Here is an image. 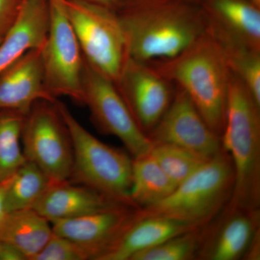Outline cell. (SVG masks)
<instances>
[{"mask_svg":"<svg viewBox=\"0 0 260 260\" xmlns=\"http://www.w3.org/2000/svg\"><path fill=\"white\" fill-rule=\"evenodd\" d=\"M247 1L250 2V3L260 8V0H247Z\"/></svg>","mask_w":260,"mask_h":260,"instance_id":"obj_32","label":"cell"},{"mask_svg":"<svg viewBox=\"0 0 260 260\" xmlns=\"http://www.w3.org/2000/svg\"><path fill=\"white\" fill-rule=\"evenodd\" d=\"M117 205L122 204L88 186L65 181L51 184L34 209L51 223L78 218Z\"/></svg>","mask_w":260,"mask_h":260,"instance_id":"obj_16","label":"cell"},{"mask_svg":"<svg viewBox=\"0 0 260 260\" xmlns=\"http://www.w3.org/2000/svg\"><path fill=\"white\" fill-rule=\"evenodd\" d=\"M150 154L177 186L208 159L177 145L166 143L153 144Z\"/></svg>","mask_w":260,"mask_h":260,"instance_id":"obj_25","label":"cell"},{"mask_svg":"<svg viewBox=\"0 0 260 260\" xmlns=\"http://www.w3.org/2000/svg\"><path fill=\"white\" fill-rule=\"evenodd\" d=\"M82 89L83 104L101 131L119 138L133 158L150 153L153 143L137 124L114 82L84 57Z\"/></svg>","mask_w":260,"mask_h":260,"instance_id":"obj_9","label":"cell"},{"mask_svg":"<svg viewBox=\"0 0 260 260\" xmlns=\"http://www.w3.org/2000/svg\"><path fill=\"white\" fill-rule=\"evenodd\" d=\"M199 227L174 218L146 215L136 208L116 240L99 260H130L140 251Z\"/></svg>","mask_w":260,"mask_h":260,"instance_id":"obj_15","label":"cell"},{"mask_svg":"<svg viewBox=\"0 0 260 260\" xmlns=\"http://www.w3.org/2000/svg\"><path fill=\"white\" fill-rule=\"evenodd\" d=\"M205 225L175 236L135 254L130 260H191L198 259Z\"/></svg>","mask_w":260,"mask_h":260,"instance_id":"obj_24","label":"cell"},{"mask_svg":"<svg viewBox=\"0 0 260 260\" xmlns=\"http://www.w3.org/2000/svg\"><path fill=\"white\" fill-rule=\"evenodd\" d=\"M25 116L17 111L0 109V182L13 177L27 160L21 142Z\"/></svg>","mask_w":260,"mask_h":260,"instance_id":"obj_23","label":"cell"},{"mask_svg":"<svg viewBox=\"0 0 260 260\" xmlns=\"http://www.w3.org/2000/svg\"><path fill=\"white\" fill-rule=\"evenodd\" d=\"M234 180L232 158L222 149L205 160L165 199L138 209L146 215H160L203 226L216 218L229 204Z\"/></svg>","mask_w":260,"mask_h":260,"instance_id":"obj_4","label":"cell"},{"mask_svg":"<svg viewBox=\"0 0 260 260\" xmlns=\"http://www.w3.org/2000/svg\"><path fill=\"white\" fill-rule=\"evenodd\" d=\"M243 259L247 260L260 259V230L256 233L251 241L249 247L246 249Z\"/></svg>","mask_w":260,"mask_h":260,"instance_id":"obj_29","label":"cell"},{"mask_svg":"<svg viewBox=\"0 0 260 260\" xmlns=\"http://www.w3.org/2000/svg\"><path fill=\"white\" fill-rule=\"evenodd\" d=\"M25 0H0V39L5 37L18 19Z\"/></svg>","mask_w":260,"mask_h":260,"instance_id":"obj_27","label":"cell"},{"mask_svg":"<svg viewBox=\"0 0 260 260\" xmlns=\"http://www.w3.org/2000/svg\"><path fill=\"white\" fill-rule=\"evenodd\" d=\"M114 10L129 56L145 62L179 55L208 27L201 3L193 0H119Z\"/></svg>","mask_w":260,"mask_h":260,"instance_id":"obj_1","label":"cell"},{"mask_svg":"<svg viewBox=\"0 0 260 260\" xmlns=\"http://www.w3.org/2000/svg\"><path fill=\"white\" fill-rule=\"evenodd\" d=\"M53 234L51 224L34 209L7 213L0 223V241L34 260Z\"/></svg>","mask_w":260,"mask_h":260,"instance_id":"obj_19","label":"cell"},{"mask_svg":"<svg viewBox=\"0 0 260 260\" xmlns=\"http://www.w3.org/2000/svg\"><path fill=\"white\" fill-rule=\"evenodd\" d=\"M2 40H3V39H0V42H2Z\"/></svg>","mask_w":260,"mask_h":260,"instance_id":"obj_34","label":"cell"},{"mask_svg":"<svg viewBox=\"0 0 260 260\" xmlns=\"http://www.w3.org/2000/svg\"><path fill=\"white\" fill-rule=\"evenodd\" d=\"M48 2L49 29L42 47L46 86L54 99L66 96L83 104V53L67 16L64 0Z\"/></svg>","mask_w":260,"mask_h":260,"instance_id":"obj_8","label":"cell"},{"mask_svg":"<svg viewBox=\"0 0 260 260\" xmlns=\"http://www.w3.org/2000/svg\"><path fill=\"white\" fill-rule=\"evenodd\" d=\"M170 106L148 133L153 144L177 145L210 158L222 150L220 137L207 124L184 90L175 85Z\"/></svg>","mask_w":260,"mask_h":260,"instance_id":"obj_11","label":"cell"},{"mask_svg":"<svg viewBox=\"0 0 260 260\" xmlns=\"http://www.w3.org/2000/svg\"><path fill=\"white\" fill-rule=\"evenodd\" d=\"M41 100L57 101L46 86L42 47L27 51L0 73V109L26 115Z\"/></svg>","mask_w":260,"mask_h":260,"instance_id":"obj_14","label":"cell"},{"mask_svg":"<svg viewBox=\"0 0 260 260\" xmlns=\"http://www.w3.org/2000/svg\"><path fill=\"white\" fill-rule=\"evenodd\" d=\"M56 104L73 142L70 181L91 188L119 204L136 208L130 199L133 159L89 133L62 102L57 100Z\"/></svg>","mask_w":260,"mask_h":260,"instance_id":"obj_5","label":"cell"},{"mask_svg":"<svg viewBox=\"0 0 260 260\" xmlns=\"http://www.w3.org/2000/svg\"><path fill=\"white\" fill-rule=\"evenodd\" d=\"M56 102L41 100L25 116L21 142L24 155L47 174L52 184L70 181L73 147Z\"/></svg>","mask_w":260,"mask_h":260,"instance_id":"obj_7","label":"cell"},{"mask_svg":"<svg viewBox=\"0 0 260 260\" xmlns=\"http://www.w3.org/2000/svg\"><path fill=\"white\" fill-rule=\"evenodd\" d=\"M136 208L117 205L78 218L51 222L53 232L73 241L99 260L125 226Z\"/></svg>","mask_w":260,"mask_h":260,"instance_id":"obj_13","label":"cell"},{"mask_svg":"<svg viewBox=\"0 0 260 260\" xmlns=\"http://www.w3.org/2000/svg\"><path fill=\"white\" fill-rule=\"evenodd\" d=\"M11 178L0 182V223L3 221L7 213L6 208H5V195L11 181Z\"/></svg>","mask_w":260,"mask_h":260,"instance_id":"obj_30","label":"cell"},{"mask_svg":"<svg viewBox=\"0 0 260 260\" xmlns=\"http://www.w3.org/2000/svg\"><path fill=\"white\" fill-rule=\"evenodd\" d=\"M49 23L48 0H25L16 22L0 42V73L27 51L43 47Z\"/></svg>","mask_w":260,"mask_h":260,"instance_id":"obj_17","label":"cell"},{"mask_svg":"<svg viewBox=\"0 0 260 260\" xmlns=\"http://www.w3.org/2000/svg\"><path fill=\"white\" fill-rule=\"evenodd\" d=\"M80 1L100 5V6L106 7V8L114 10L116 5L119 3V0H80Z\"/></svg>","mask_w":260,"mask_h":260,"instance_id":"obj_31","label":"cell"},{"mask_svg":"<svg viewBox=\"0 0 260 260\" xmlns=\"http://www.w3.org/2000/svg\"><path fill=\"white\" fill-rule=\"evenodd\" d=\"M214 223L206 224L198 259H243L246 249L259 232V209L225 207Z\"/></svg>","mask_w":260,"mask_h":260,"instance_id":"obj_12","label":"cell"},{"mask_svg":"<svg viewBox=\"0 0 260 260\" xmlns=\"http://www.w3.org/2000/svg\"><path fill=\"white\" fill-rule=\"evenodd\" d=\"M34 260H90L87 251L68 238L52 235Z\"/></svg>","mask_w":260,"mask_h":260,"instance_id":"obj_26","label":"cell"},{"mask_svg":"<svg viewBox=\"0 0 260 260\" xmlns=\"http://www.w3.org/2000/svg\"><path fill=\"white\" fill-rule=\"evenodd\" d=\"M185 91L210 127L220 137L231 70L221 47L208 30L179 55L150 61Z\"/></svg>","mask_w":260,"mask_h":260,"instance_id":"obj_3","label":"cell"},{"mask_svg":"<svg viewBox=\"0 0 260 260\" xmlns=\"http://www.w3.org/2000/svg\"><path fill=\"white\" fill-rule=\"evenodd\" d=\"M193 1H196L198 2V3H200V2H201V0H193Z\"/></svg>","mask_w":260,"mask_h":260,"instance_id":"obj_33","label":"cell"},{"mask_svg":"<svg viewBox=\"0 0 260 260\" xmlns=\"http://www.w3.org/2000/svg\"><path fill=\"white\" fill-rule=\"evenodd\" d=\"M114 83L145 135L153 129L170 106L176 88L150 63L130 56Z\"/></svg>","mask_w":260,"mask_h":260,"instance_id":"obj_10","label":"cell"},{"mask_svg":"<svg viewBox=\"0 0 260 260\" xmlns=\"http://www.w3.org/2000/svg\"><path fill=\"white\" fill-rule=\"evenodd\" d=\"M220 141L232 158L235 176L227 208L259 209L260 107L245 84L232 72Z\"/></svg>","mask_w":260,"mask_h":260,"instance_id":"obj_2","label":"cell"},{"mask_svg":"<svg viewBox=\"0 0 260 260\" xmlns=\"http://www.w3.org/2000/svg\"><path fill=\"white\" fill-rule=\"evenodd\" d=\"M53 184L42 169L26 160L13 174L5 195L7 213L34 209Z\"/></svg>","mask_w":260,"mask_h":260,"instance_id":"obj_22","label":"cell"},{"mask_svg":"<svg viewBox=\"0 0 260 260\" xmlns=\"http://www.w3.org/2000/svg\"><path fill=\"white\" fill-rule=\"evenodd\" d=\"M210 23L260 50V8L247 0H202Z\"/></svg>","mask_w":260,"mask_h":260,"instance_id":"obj_18","label":"cell"},{"mask_svg":"<svg viewBox=\"0 0 260 260\" xmlns=\"http://www.w3.org/2000/svg\"><path fill=\"white\" fill-rule=\"evenodd\" d=\"M208 30L221 47L231 72L245 84L260 107V50L208 20Z\"/></svg>","mask_w":260,"mask_h":260,"instance_id":"obj_20","label":"cell"},{"mask_svg":"<svg viewBox=\"0 0 260 260\" xmlns=\"http://www.w3.org/2000/svg\"><path fill=\"white\" fill-rule=\"evenodd\" d=\"M176 187L150 153L133 158L130 199L135 208L158 203L172 194Z\"/></svg>","mask_w":260,"mask_h":260,"instance_id":"obj_21","label":"cell"},{"mask_svg":"<svg viewBox=\"0 0 260 260\" xmlns=\"http://www.w3.org/2000/svg\"><path fill=\"white\" fill-rule=\"evenodd\" d=\"M0 260H25V258L14 247L0 241Z\"/></svg>","mask_w":260,"mask_h":260,"instance_id":"obj_28","label":"cell"},{"mask_svg":"<svg viewBox=\"0 0 260 260\" xmlns=\"http://www.w3.org/2000/svg\"><path fill=\"white\" fill-rule=\"evenodd\" d=\"M64 5L84 59L115 82L129 57L115 11L80 0H64Z\"/></svg>","mask_w":260,"mask_h":260,"instance_id":"obj_6","label":"cell"}]
</instances>
